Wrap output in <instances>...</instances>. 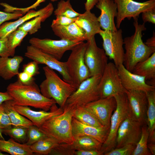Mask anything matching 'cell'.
Returning a JSON list of instances; mask_svg holds the SVG:
<instances>
[{"label": "cell", "instance_id": "obj_39", "mask_svg": "<svg viewBox=\"0 0 155 155\" xmlns=\"http://www.w3.org/2000/svg\"><path fill=\"white\" fill-rule=\"evenodd\" d=\"M75 151L72 148L71 144L61 143L54 147L49 155H74Z\"/></svg>", "mask_w": 155, "mask_h": 155}, {"label": "cell", "instance_id": "obj_46", "mask_svg": "<svg viewBox=\"0 0 155 155\" xmlns=\"http://www.w3.org/2000/svg\"><path fill=\"white\" fill-rule=\"evenodd\" d=\"M18 80L22 84L29 85L34 82V78L26 72H19L17 75Z\"/></svg>", "mask_w": 155, "mask_h": 155}, {"label": "cell", "instance_id": "obj_14", "mask_svg": "<svg viewBox=\"0 0 155 155\" xmlns=\"http://www.w3.org/2000/svg\"><path fill=\"white\" fill-rule=\"evenodd\" d=\"M129 116L143 126L147 125L148 100L146 93L139 90L126 91Z\"/></svg>", "mask_w": 155, "mask_h": 155}, {"label": "cell", "instance_id": "obj_33", "mask_svg": "<svg viewBox=\"0 0 155 155\" xmlns=\"http://www.w3.org/2000/svg\"><path fill=\"white\" fill-rule=\"evenodd\" d=\"M149 132L147 125L142 126L140 138L131 155H151L147 147Z\"/></svg>", "mask_w": 155, "mask_h": 155}, {"label": "cell", "instance_id": "obj_50", "mask_svg": "<svg viewBox=\"0 0 155 155\" xmlns=\"http://www.w3.org/2000/svg\"><path fill=\"white\" fill-rule=\"evenodd\" d=\"M13 100L12 98L7 91L0 92V104L6 100Z\"/></svg>", "mask_w": 155, "mask_h": 155}, {"label": "cell", "instance_id": "obj_18", "mask_svg": "<svg viewBox=\"0 0 155 155\" xmlns=\"http://www.w3.org/2000/svg\"><path fill=\"white\" fill-rule=\"evenodd\" d=\"M95 5L101 11L98 18L102 30L117 31L118 30L115 25L114 18L117 16V7L114 0H98Z\"/></svg>", "mask_w": 155, "mask_h": 155}, {"label": "cell", "instance_id": "obj_44", "mask_svg": "<svg viewBox=\"0 0 155 155\" xmlns=\"http://www.w3.org/2000/svg\"><path fill=\"white\" fill-rule=\"evenodd\" d=\"M38 65L36 62L33 61L23 65V71L34 77L40 73Z\"/></svg>", "mask_w": 155, "mask_h": 155}, {"label": "cell", "instance_id": "obj_11", "mask_svg": "<svg viewBox=\"0 0 155 155\" xmlns=\"http://www.w3.org/2000/svg\"><path fill=\"white\" fill-rule=\"evenodd\" d=\"M117 7L116 26L117 29L125 18L130 20L138 18L142 12L155 9V0H149L142 2L133 0H113Z\"/></svg>", "mask_w": 155, "mask_h": 155}, {"label": "cell", "instance_id": "obj_16", "mask_svg": "<svg viewBox=\"0 0 155 155\" xmlns=\"http://www.w3.org/2000/svg\"><path fill=\"white\" fill-rule=\"evenodd\" d=\"M84 106L104 126L110 127L111 117L116 107L114 97L100 98Z\"/></svg>", "mask_w": 155, "mask_h": 155}, {"label": "cell", "instance_id": "obj_54", "mask_svg": "<svg viewBox=\"0 0 155 155\" xmlns=\"http://www.w3.org/2000/svg\"><path fill=\"white\" fill-rule=\"evenodd\" d=\"M6 155V154H3L2 153V152L0 150V155Z\"/></svg>", "mask_w": 155, "mask_h": 155}, {"label": "cell", "instance_id": "obj_6", "mask_svg": "<svg viewBox=\"0 0 155 155\" xmlns=\"http://www.w3.org/2000/svg\"><path fill=\"white\" fill-rule=\"evenodd\" d=\"M86 46L87 42H82L74 47L65 62L72 84L76 89L82 82L90 77L84 60Z\"/></svg>", "mask_w": 155, "mask_h": 155}, {"label": "cell", "instance_id": "obj_43", "mask_svg": "<svg viewBox=\"0 0 155 155\" xmlns=\"http://www.w3.org/2000/svg\"><path fill=\"white\" fill-rule=\"evenodd\" d=\"M23 15L22 13L18 11L8 13L0 11V26L7 21L18 19Z\"/></svg>", "mask_w": 155, "mask_h": 155}, {"label": "cell", "instance_id": "obj_28", "mask_svg": "<svg viewBox=\"0 0 155 155\" xmlns=\"http://www.w3.org/2000/svg\"><path fill=\"white\" fill-rule=\"evenodd\" d=\"M0 150L11 155H32L30 146L16 142L12 138L8 140L0 139Z\"/></svg>", "mask_w": 155, "mask_h": 155}, {"label": "cell", "instance_id": "obj_49", "mask_svg": "<svg viewBox=\"0 0 155 155\" xmlns=\"http://www.w3.org/2000/svg\"><path fill=\"white\" fill-rule=\"evenodd\" d=\"M98 1V0H86L84 4L86 11H90L96 5Z\"/></svg>", "mask_w": 155, "mask_h": 155}, {"label": "cell", "instance_id": "obj_42", "mask_svg": "<svg viewBox=\"0 0 155 155\" xmlns=\"http://www.w3.org/2000/svg\"><path fill=\"white\" fill-rule=\"evenodd\" d=\"M56 18L53 20L51 26L67 25L75 22L77 18H70L62 15L56 16Z\"/></svg>", "mask_w": 155, "mask_h": 155}, {"label": "cell", "instance_id": "obj_27", "mask_svg": "<svg viewBox=\"0 0 155 155\" xmlns=\"http://www.w3.org/2000/svg\"><path fill=\"white\" fill-rule=\"evenodd\" d=\"M2 105L9 116L13 127H20L28 128L33 125L32 121L23 117L15 109L12 100L3 102Z\"/></svg>", "mask_w": 155, "mask_h": 155}, {"label": "cell", "instance_id": "obj_5", "mask_svg": "<svg viewBox=\"0 0 155 155\" xmlns=\"http://www.w3.org/2000/svg\"><path fill=\"white\" fill-rule=\"evenodd\" d=\"M116 107L111 117L110 129L107 138L100 150L103 154L115 148L118 130L129 115L128 100L126 93L115 95Z\"/></svg>", "mask_w": 155, "mask_h": 155}, {"label": "cell", "instance_id": "obj_31", "mask_svg": "<svg viewBox=\"0 0 155 155\" xmlns=\"http://www.w3.org/2000/svg\"><path fill=\"white\" fill-rule=\"evenodd\" d=\"M59 144L54 139L48 137L42 138L30 146L33 153L49 155L52 149Z\"/></svg>", "mask_w": 155, "mask_h": 155}, {"label": "cell", "instance_id": "obj_7", "mask_svg": "<svg viewBox=\"0 0 155 155\" xmlns=\"http://www.w3.org/2000/svg\"><path fill=\"white\" fill-rule=\"evenodd\" d=\"M101 77L92 76L82 82L68 98L65 104L84 106L100 98L98 85Z\"/></svg>", "mask_w": 155, "mask_h": 155}, {"label": "cell", "instance_id": "obj_2", "mask_svg": "<svg viewBox=\"0 0 155 155\" xmlns=\"http://www.w3.org/2000/svg\"><path fill=\"white\" fill-rule=\"evenodd\" d=\"M138 18L133 19L134 34L123 39L125 51L123 64L126 69L131 72L137 63L147 59L155 52V47L148 46L143 42L142 33L146 28L144 23L139 24Z\"/></svg>", "mask_w": 155, "mask_h": 155}, {"label": "cell", "instance_id": "obj_15", "mask_svg": "<svg viewBox=\"0 0 155 155\" xmlns=\"http://www.w3.org/2000/svg\"><path fill=\"white\" fill-rule=\"evenodd\" d=\"M142 126L139 123L128 116L118 130L115 148L129 144L136 145L141 137Z\"/></svg>", "mask_w": 155, "mask_h": 155}, {"label": "cell", "instance_id": "obj_1", "mask_svg": "<svg viewBox=\"0 0 155 155\" xmlns=\"http://www.w3.org/2000/svg\"><path fill=\"white\" fill-rule=\"evenodd\" d=\"M6 91L12 98L15 105L30 106L48 111L56 103L53 99L44 96L35 82L26 85L18 80L9 84Z\"/></svg>", "mask_w": 155, "mask_h": 155}, {"label": "cell", "instance_id": "obj_51", "mask_svg": "<svg viewBox=\"0 0 155 155\" xmlns=\"http://www.w3.org/2000/svg\"><path fill=\"white\" fill-rule=\"evenodd\" d=\"M145 44L148 46L155 47V34L154 32L152 36L148 39Z\"/></svg>", "mask_w": 155, "mask_h": 155}, {"label": "cell", "instance_id": "obj_32", "mask_svg": "<svg viewBox=\"0 0 155 155\" xmlns=\"http://www.w3.org/2000/svg\"><path fill=\"white\" fill-rule=\"evenodd\" d=\"M54 9L36 16L20 26L18 28L30 34H34L41 28V23L52 14Z\"/></svg>", "mask_w": 155, "mask_h": 155}, {"label": "cell", "instance_id": "obj_47", "mask_svg": "<svg viewBox=\"0 0 155 155\" xmlns=\"http://www.w3.org/2000/svg\"><path fill=\"white\" fill-rule=\"evenodd\" d=\"M142 18L145 23L146 22L155 24V9L148 10L142 13Z\"/></svg>", "mask_w": 155, "mask_h": 155}, {"label": "cell", "instance_id": "obj_21", "mask_svg": "<svg viewBox=\"0 0 155 155\" xmlns=\"http://www.w3.org/2000/svg\"><path fill=\"white\" fill-rule=\"evenodd\" d=\"M52 9H54L53 5L52 3H49L45 7L38 11L29 10L25 15L15 21L4 22L0 26V38L6 37L25 22Z\"/></svg>", "mask_w": 155, "mask_h": 155}, {"label": "cell", "instance_id": "obj_3", "mask_svg": "<svg viewBox=\"0 0 155 155\" xmlns=\"http://www.w3.org/2000/svg\"><path fill=\"white\" fill-rule=\"evenodd\" d=\"M75 106L65 104L61 113L52 117L39 128L48 137L59 143L72 144L74 137L71 121Z\"/></svg>", "mask_w": 155, "mask_h": 155}, {"label": "cell", "instance_id": "obj_35", "mask_svg": "<svg viewBox=\"0 0 155 155\" xmlns=\"http://www.w3.org/2000/svg\"><path fill=\"white\" fill-rule=\"evenodd\" d=\"M55 16L62 15L70 18H75L80 14L74 10L70 3V0H61L58 2L57 7L54 11Z\"/></svg>", "mask_w": 155, "mask_h": 155}, {"label": "cell", "instance_id": "obj_29", "mask_svg": "<svg viewBox=\"0 0 155 155\" xmlns=\"http://www.w3.org/2000/svg\"><path fill=\"white\" fill-rule=\"evenodd\" d=\"M73 137L71 145L75 150H100L102 144L94 138L86 135L73 136Z\"/></svg>", "mask_w": 155, "mask_h": 155}, {"label": "cell", "instance_id": "obj_52", "mask_svg": "<svg viewBox=\"0 0 155 155\" xmlns=\"http://www.w3.org/2000/svg\"><path fill=\"white\" fill-rule=\"evenodd\" d=\"M147 147L149 149L152 155H155V143H148Z\"/></svg>", "mask_w": 155, "mask_h": 155}, {"label": "cell", "instance_id": "obj_20", "mask_svg": "<svg viewBox=\"0 0 155 155\" xmlns=\"http://www.w3.org/2000/svg\"><path fill=\"white\" fill-rule=\"evenodd\" d=\"M73 136H88L96 139L102 144L106 140L110 127H98L84 124L73 117L71 121Z\"/></svg>", "mask_w": 155, "mask_h": 155}, {"label": "cell", "instance_id": "obj_13", "mask_svg": "<svg viewBox=\"0 0 155 155\" xmlns=\"http://www.w3.org/2000/svg\"><path fill=\"white\" fill-rule=\"evenodd\" d=\"M25 56L36 62L38 64L45 65L51 69L57 71L62 76L63 80L72 84L65 62L60 61L31 45L27 46Z\"/></svg>", "mask_w": 155, "mask_h": 155}, {"label": "cell", "instance_id": "obj_9", "mask_svg": "<svg viewBox=\"0 0 155 155\" xmlns=\"http://www.w3.org/2000/svg\"><path fill=\"white\" fill-rule=\"evenodd\" d=\"M100 98L113 96L125 93L117 67L112 62L108 63L101 76L99 85Z\"/></svg>", "mask_w": 155, "mask_h": 155}, {"label": "cell", "instance_id": "obj_38", "mask_svg": "<svg viewBox=\"0 0 155 155\" xmlns=\"http://www.w3.org/2000/svg\"><path fill=\"white\" fill-rule=\"evenodd\" d=\"M46 0H37L32 5L26 7L19 8L12 6L5 3H1L0 5L4 7V12L12 13L15 11L20 12L23 15L25 14L28 11L31 9H36L42 3L44 2ZM58 0H50L52 2H55Z\"/></svg>", "mask_w": 155, "mask_h": 155}, {"label": "cell", "instance_id": "obj_23", "mask_svg": "<svg viewBox=\"0 0 155 155\" xmlns=\"http://www.w3.org/2000/svg\"><path fill=\"white\" fill-rule=\"evenodd\" d=\"M75 22L85 32L88 40L99 34L101 29L98 17L90 11H86L77 17Z\"/></svg>", "mask_w": 155, "mask_h": 155}, {"label": "cell", "instance_id": "obj_8", "mask_svg": "<svg viewBox=\"0 0 155 155\" xmlns=\"http://www.w3.org/2000/svg\"><path fill=\"white\" fill-rule=\"evenodd\" d=\"M99 34L102 39L103 49L106 55L113 60L117 67L123 64L125 52L122 30L112 32L102 30Z\"/></svg>", "mask_w": 155, "mask_h": 155}, {"label": "cell", "instance_id": "obj_22", "mask_svg": "<svg viewBox=\"0 0 155 155\" xmlns=\"http://www.w3.org/2000/svg\"><path fill=\"white\" fill-rule=\"evenodd\" d=\"M51 27L55 34L61 39L79 42L87 40L84 31L75 22L67 25Z\"/></svg>", "mask_w": 155, "mask_h": 155}, {"label": "cell", "instance_id": "obj_4", "mask_svg": "<svg viewBox=\"0 0 155 155\" xmlns=\"http://www.w3.org/2000/svg\"><path fill=\"white\" fill-rule=\"evenodd\" d=\"M43 69L46 78L40 86L41 93L46 98L54 100L63 109L67 99L76 88L62 80L54 70L48 67H44Z\"/></svg>", "mask_w": 155, "mask_h": 155}, {"label": "cell", "instance_id": "obj_41", "mask_svg": "<svg viewBox=\"0 0 155 155\" xmlns=\"http://www.w3.org/2000/svg\"><path fill=\"white\" fill-rule=\"evenodd\" d=\"M11 126L10 119L2 103L0 104V128L2 129H7L11 127Z\"/></svg>", "mask_w": 155, "mask_h": 155}, {"label": "cell", "instance_id": "obj_24", "mask_svg": "<svg viewBox=\"0 0 155 155\" xmlns=\"http://www.w3.org/2000/svg\"><path fill=\"white\" fill-rule=\"evenodd\" d=\"M24 59L20 56L12 58L0 57V77L5 80H9L19 73L20 65Z\"/></svg>", "mask_w": 155, "mask_h": 155}, {"label": "cell", "instance_id": "obj_45", "mask_svg": "<svg viewBox=\"0 0 155 155\" xmlns=\"http://www.w3.org/2000/svg\"><path fill=\"white\" fill-rule=\"evenodd\" d=\"M10 56L12 55L8 48L7 37L0 38V57Z\"/></svg>", "mask_w": 155, "mask_h": 155}, {"label": "cell", "instance_id": "obj_19", "mask_svg": "<svg viewBox=\"0 0 155 155\" xmlns=\"http://www.w3.org/2000/svg\"><path fill=\"white\" fill-rule=\"evenodd\" d=\"M54 104L49 111L44 110L35 111L27 106L14 105L15 109L20 114L26 117L33 123V125L40 127L46 120L53 116L63 113V109L58 107Z\"/></svg>", "mask_w": 155, "mask_h": 155}, {"label": "cell", "instance_id": "obj_48", "mask_svg": "<svg viewBox=\"0 0 155 155\" xmlns=\"http://www.w3.org/2000/svg\"><path fill=\"white\" fill-rule=\"evenodd\" d=\"M103 154L99 150H77L74 155H102Z\"/></svg>", "mask_w": 155, "mask_h": 155}, {"label": "cell", "instance_id": "obj_30", "mask_svg": "<svg viewBox=\"0 0 155 155\" xmlns=\"http://www.w3.org/2000/svg\"><path fill=\"white\" fill-rule=\"evenodd\" d=\"M73 117L86 125L98 127L104 126L97 119L88 111L84 106H75Z\"/></svg>", "mask_w": 155, "mask_h": 155}, {"label": "cell", "instance_id": "obj_36", "mask_svg": "<svg viewBox=\"0 0 155 155\" xmlns=\"http://www.w3.org/2000/svg\"><path fill=\"white\" fill-rule=\"evenodd\" d=\"M28 128L20 127H13L2 129V133L8 135L19 143L25 144L27 139Z\"/></svg>", "mask_w": 155, "mask_h": 155}, {"label": "cell", "instance_id": "obj_37", "mask_svg": "<svg viewBox=\"0 0 155 155\" xmlns=\"http://www.w3.org/2000/svg\"><path fill=\"white\" fill-rule=\"evenodd\" d=\"M47 137L38 127L33 125L28 128L27 139L25 144L30 146L40 140Z\"/></svg>", "mask_w": 155, "mask_h": 155}, {"label": "cell", "instance_id": "obj_53", "mask_svg": "<svg viewBox=\"0 0 155 155\" xmlns=\"http://www.w3.org/2000/svg\"><path fill=\"white\" fill-rule=\"evenodd\" d=\"M2 133V129L0 128V139L5 140Z\"/></svg>", "mask_w": 155, "mask_h": 155}, {"label": "cell", "instance_id": "obj_17", "mask_svg": "<svg viewBox=\"0 0 155 155\" xmlns=\"http://www.w3.org/2000/svg\"><path fill=\"white\" fill-rule=\"evenodd\" d=\"M117 68L122 85L126 91L139 90L146 93L155 90V86L146 83L145 77L129 71L123 64Z\"/></svg>", "mask_w": 155, "mask_h": 155}, {"label": "cell", "instance_id": "obj_25", "mask_svg": "<svg viewBox=\"0 0 155 155\" xmlns=\"http://www.w3.org/2000/svg\"><path fill=\"white\" fill-rule=\"evenodd\" d=\"M132 72L145 77L146 80H150L152 85L155 86V52L147 59L137 63Z\"/></svg>", "mask_w": 155, "mask_h": 155}, {"label": "cell", "instance_id": "obj_12", "mask_svg": "<svg viewBox=\"0 0 155 155\" xmlns=\"http://www.w3.org/2000/svg\"><path fill=\"white\" fill-rule=\"evenodd\" d=\"M82 42L72 41L61 39L53 40L32 37L29 40L30 45L48 54L58 60H60L65 53L71 50Z\"/></svg>", "mask_w": 155, "mask_h": 155}, {"label": "cell", "instance_id": "obj_40", "mask_svg": "<svg viewBox=\"0 0 155 155\" xmlns=\"http://www.w3.org/2000/svg\"><path fill=\"white\" fill-rule=\"evenodd\" d=\"M136 145L129 144L119 148H115L104 154L105 155H131Z\"/></svg>", "mask_w": 155, "mask_h": 155}, {"label": "cell", "instance_id": "obj_34", "mask_svg": "<svg viewBox=\"0 0 155 155\" xmlns=\"http://www.w3.org/2000/svg\"><path fill=\"white\" fill-rule=\"evenodd\" d=\"M28 33L20 29L17 28L6 37L9 50L12 57L14 56L16 48L19 46Z\"/></svg>", "mask_w": 155, "mask_h": 155}, {"label": "cell", "instance_id": "obj_10", "mask_svg": "<svg viewBox=\"0 0 155 155\" xmlns=\"http://www.w3.org/2000/svg\"><path fill=\"white\" fill-rule=\"evenodd\" d=\"M87 41L84 60L90 76H102L108 63L107 56L104 50L97 46L95 36Z\"/></svg>", "mask_w": 155, "mask_h": 155}, {"label": "cell", "instance_id": "obj_26", "mask_svg": "<svg viewBox=\"0 0 155 155\" xmlns=\"http://www.w3.org/2000/svg\"><path fill=\"white\" fill-rule=\"evenodd\" d=\"M148 100L147 125L149 132L148 143H155V90L146 93Z\"/></svg>", "mask_w": 155, "mask_h": 155}]
</instances>
